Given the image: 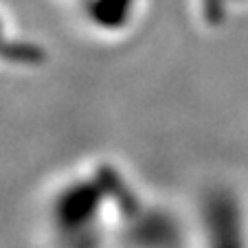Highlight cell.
<instances>
[{"mask_svg": "<svg viewBox=\"0 0 248 248\" xmlns=\"http://www.w3.org/2000/svg\"><path fill=\"white\" fill-rule=\"evenodd\" d=\"M200 9L204 11V16H216V14H226L233 5H246L248 0H198Z\"/></svg>", "mask_w": 248, "mask_h": 248, "instance_id": "7a4b0ae2", "label": "cell"}, {"mask_svg": "<svg viewBox=\"0 0 248 248\" xmlns=\"http://www.w3.org/2000/svg\"><path fill=\"white\" fill-rule=\"evenodd\" d=\"M81 16L97 29L123 27L136 14L139 0H75Z\"/></svg>", "mask_w": 248, "mask_h": 248, "instance_id": "6da1fadb", "label": "cell"}]
</instances>
